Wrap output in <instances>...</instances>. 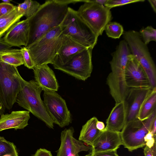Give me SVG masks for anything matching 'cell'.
<instances>
[{"label":"cell","mask_w":156,"mask_h":156,"mask_svg":"<svg viewBox=\"0 0 156 156\" xmlns=\"http://www.w3.org/2000/svg\"><path fill=\"white\" fill-rule=\"evenodd\" d=\"M124 40L127 42L132 54L144 70L152 87H156V68L147 46L138 32L130 30L124 32Z\"/></svg>","instance_id":"8992f818"},{"label":"cell","mask_w":156,"mask_h":156,"mask_svg":"<svg viewBox=\"0 0 156 156\" xmlns=\"http://www.w3.org/2000/svg\"><path fill=\"white\" fill-rule=\"evenodd\" d=\"M35 81L43 90L57 91L59 85L53 71L48 65L34 66Z\"/></svg>","instance_id":"e0dca14e"},{"label":"cell","mask_w":156,"mask_h":156,"mask_svg":"<svg viewBox=\"0 0 156 156\" xmlns=\"http://www.w3.org/2000/svg\"><path fill=\"white\" fill-rule=\"evenodd\" d=\"M73 127L66 129L61 133V145L56 156H77L82 151L91 149L92 146L86 145L81 141L75 138Z\"/></svg>","instance_id":"4fadbf2b"},{"label":"cell","mask_w":156,"mask_h":156,"mask_svg":"<svg viewBox=\"0 0 156 156\" xmlns=\"http://www.w3.org/2000/svg\"><path fill=\"white\" fill-rule=\"evenodd\" d=\"M79 2L83 0H49L41 5L36 12L28 19L30 29L27 46L60 26L67 12L68 5Z\"/></svg>","instance_id":"6da1fadb"},{"label":"cell","mask_w":156,"mask_h":156,"mask_svg":"<svg viewBox=\"0 0 156 156\" xmlns=\"http://www.w3.org/2000/svg\"><path fill=\"white\" fill-rule=\"evenodd\" d=\"M107 0H94L96 3L102 5H104Z\"/></svg>","instance_id":"ab89813d"},{"label":"cell","mask_w":156,"mask_h":156,"mask_svg":"<svg viewBox=\"0 0 156 156\" xmlns=\"http://www.w3.org/2000/svg\"><path fill=\"white\" fill-rule=\"evenodd\" d=\"M62 35L60 25L51 29L36 41L26 47L35 66L52 64Z\"/></svg>","instance_id":"3957f363"},{"label":"cell","mask_w":156,"mask_h":156,"mask_svg":"<svg viewBox=\"0 0 156 156\" xmlns=\"http://www.w3.org/2000/svg\"><path fill=\"white\" fill-rule=\"evenodd\" d=\"M110 9L94 0H85L76 11L93 33L98 37L102 35L106 26L112 19Z\"/></svg>","instance_id":"52a82bcc"},{"label":"cell","mask_w":156,"mask_h":156,"mask_svg":"<svg viewBox=\"0 0 156 156\" xmlns=\"http://www.w3.org/2000/svg\"><path fill=\"white\" fill-rule=\"evenodd\" d=\"M154 135H156V119L154 121L151 125V131Z\"/></svg>","instance_id":"74e56055"},{"label":"cell","mask_w":156,"mask_h":156,"mask_svg":"<svg viewBox=\"0 0 156 156\" xmlns=\"http://www.w3.org/2000/svg\"><path fill=\"white\" fill-rule=\"evenodd\" d=\"M153 88L149 87L129 89L124 100L127 107L126 124L138 119L140 107Z\"/></svg>","instance_id":"7c38bea8"},{"label":"cell","mask_w":156,"mask_h":156,"mask_svg":"<svg viewBox=\"0 0 156 156\" xmlns=\"http://www.w3.org/2000/svg\"><path fill=\"white\" fill-rule=\"evenodd\" d=\"M12 46L6 43L3 38H0V52L11 49Z\"/></svg>","instance_id":"836d02e7"},{"label":"cell","mask_w":156,"mask_h":156,"mask_svg":"<svg viewBox=\"0 0 156 156\" xmlns=\"http://www.w3.org/2000/svg\"><path fill=\"white\" fill-rule=\"evenodd\" d=\"M156 143L151 148L146 146L144 149V156H156Z\"/></svg>","instance_id":"4dcf8cb0"},{"label":"cell","mask_w":156,"mask_h":156,"mask_svg":"<svg viewBox=\"0 0 156 156\" xmlns=\"http://www.w3.org/2000/svg\"><path fill=\"white\" fill-rule=\"evenodd\" d=\"M156 110V87L151 92L143 102L139 110L137 119L143 120L148 118Z\"/></svg>","instance_id":"44dd1931"},{"label":"cell","mask_w":156,"mask_h":156,"mask_svg":"<svg viewBox=\"0 0 156 156\" xmlns=\"http://www.w3.org/2000/svg\"><path fill=\"white\" fill-rule=\"evenodd\" d=\"M156 137L155 136L151 139L147 141L146 142L145 145L150 148H151L156 143Z\"/></svg>","instance_id":"d590c367"},{"label":"cell","mask_w":156,"mask_h":156,"mask_svg":"<svg viewBox=\"0 0 156 156\" xmlns=\"http://www.w3.org/2000/svg\"><path fill=\"white\" fill-rule=\"evenodd\" d=\"M45 107L54 123L62 128L72 122V118L66 102L55 91L44 90Z\"/></svg>","instance_id":"30bf717a"},{"label":"cell","mask_w":156,"mask_h":156,"mask_svg":"<svg viewBox=\"0 0 156 156\" xmlns=\"http://www.w3.org/2000/svg\"><path fill=\"white\" fill-rule=\"evenodd\" d=\"M107 35L113 39H119L124 33L122 26L119 23L110 22L106 26L105 30Z\"/></svg>","instance_id":"484cf974"},{"label":"cell","mask_w":156,"mask_h":156,"mask_svg":"<svg viewBox=\"0 0 156 156\" xmlns=\"http://www.w3.org/2000/svg\"><path fill=\"white\" fill-rule=\"evenodd\" d=\"M21 49L23 55V65L29 69H33L35 66L28 50L25 47L21 48Z\"/></svg>","instance_id":"f1b7e54d"},{"label":"cell","mask_w":156,"mask_h":156,"mask_svg":"<svg viewBox=\"0 0 156 156\" xmlns=\"http://www.w3.org/2000/svg\"><path fill=\"white\" fill-rule=\"evenodd\" d=\"M21 78L17 67L0 61V116L16 102Z\"/></svg>","instance_id":"277c9868"},{"label":"cell","mask_w":156,"mask_h":156,"mask_svg":"<svg viewBox=\"0 0 156 156\" xmlns=\"http://www.w3.org/2000/svg\"><path fill=\"white\" fill-rule=\"evenodd\" d=\"M77 156H80L79 155ZM84 156H94L92 153L91 152L89 154H87Z\"/></svg>","instance_id":"b9f144b4"},{"label":"cell","mask_w":156,"mask_h":156,"mask_svg":"<svg viewBox=\"0 0 156 156\" xmlns=\"http://www.w3.org/2000/svg\"><path fill=\"white\" fill-rule=\"evenodd\" d=\"M28 19L14 23L3 38L4 41L12 46H27L29 33Z\"/></svg>","instance_id":"9a60e30c"},{"label":"cell","mask_w":156,"mask_h":156,"mask_svg":"<svg viewBox=\"0 0 156 156\" xmlns=\"http://www.w3.org/2000/svg\"><path fill=\"white\" fill-rule=\"evenodd\" d=\"M155 136H156V135H154L151 132L149 131L144 136V140L146 142Z\"/></svg>","instance_id":"8d00e7d4"},{"label":"cell","mask_w":156,"mask_h":156,"mask_svg":"<svg viewBox=\"0 0 156 156\" xmlns=\"http://www.w3.org/2000/svg\"><path fill=\"white\" fill-rule=\"evenodd\" d=\"M117 150L99 152L94 154V156H119Z\"/></svg>","instance_id":"1f68e13d"},{"label":"cell","mask_w":156,"mask_h":156,"mask_svg":"<svg viewBox=\"0 0 156 156\" xmlns=\"http://www.w3.org/2000/svg\"><path fill=\"white\" fill-rule=\"evenodd\" d=\"M98 120L95 117L88 120L82 127L79 140L83 141L87 145L92 146L94 141L102 132L97 128L96 124Z\"/></svg>","instance_id":"ffe728a7"},{"label":"cell","mask_w":156,"mask_h":156,"mask_svg":"<svg viewBox=\"0 0 156 156\" xmlns=\"http://www.w3.org/2000/svg\"><path fill=\"white\" fill-rule=\"evenodd\" d=\"M122 145L120 132L104 129L94 142L91 153H96L117 150Z\"/></svg>","instance_id":"2e32d148"},{"label":"cell","mask_w":156,"mask_h":156,"mask_svg":"<svg viewBox=\"0 0 156 156\" xmlns=\"http://www.w3.org/2000/svg\"><path fill=\"white\" fill-rule=\"evenodd\" d=\"M15 6L11 3H0V17L11 11Z\"/></svg>","instance_id":"f546056e"},{"label":"cell","mask_w":156,"mask_h":156,"mask_svg":"<svg viewBox=\"0 0 156 156\" xmlns=\"http://www.w3.org/2000/svg\"><path fill=\"white\" fill-rule=\"evenodd\" d=\"M156 119V110L143 120L136 119L125 124L120 135L122 145L129 151L145 146L144 137L150 131L152 124Z\"/></svg>","instance_id":"ba28073f"},{"label":"cell","mask_w":156,"mask_h":156,"mask_svg":"<svg viewBox=\"0 0 156 156\" xmlns=\"http://www.w3.org/2000/svg\"><path fill=\"white\" fill-rule=\"evenodd\" d=\"M93 49L87 48L74 55L64 64L54 68L78 80L85 81L90 76L92 71Z\"/></svg>","instance_id":"9c48e42d"},{"label":"cell","mask_w":156,"mask_h":156,"mask_svg":"<svg viewBox=\"0 0 156 156\" xmlns=\"http://www.w3.org/2000/svg\"><path fill=\"white\" fill-rule=\"evenodd\" d=\"M127 110L125 101L115 103L106 120L105 129L120 132L126 124Z\"/></svg>","instance_id":"d6986e66"},{"label":"cell","mask_w":156,"mask_h":156,"mask_svg":"<svg viewBox=\"0 0 156 156\" xmlns=\"http://www.w3.org/2000/svg\"><path fill=\"white\" fill-rule=\"evenodd\" d=\"M144 0H107L104 5L111 9L114 7L130 3L144 2Z\"/></svg>","instance_id":"83f0119b"},{"label":"cell","mask_w":156,"mask_h":156,"mask_svg":"<svg viewBox=\"0 0 156 156\" xmlns=\"http://www.w3.org/2000/svg\"><path fill=\"white\" fill-rule=\"evenodd\" d=\"M97 129L100 131H102L104 130L105 126L104 122L98 120L96 124Z\"/></svg>","instance_id":"e575fe53"},{"label":"cell","mask_w":156,"mask_h":156,"mask_svg":"<svg viewBox=\"0 0 156 156\" xmlns=\"http://www.w3.org/2000/svg\"><path fill=\"white\" fill-rule=\"evenodd\" d=\"M41 5L36 1L26 0L18 5L17 10L20 15L25 16L26 19H29L36 12Z\"/></svg>","instance_id":"cb8c5ba5"},{"label":"cell","mask_w":156,"mask_h":156,"mask_svg":"<svg viewBox=\"0 0 156 156\" xmlns=\"http://www.w3.org/2000/svg\"><path fill=\"white\" fill-rule=\"evenodd\" d=\"M34 156H53L51 152L45 149L40 148L38 149Z\"/></svg>","instance_id":"d6a6232c"},{"label":"cell","mask_w":156,"mask_h":156,"mask_svg":"<svg viewBox=\"0 0 156 156\" xmlns=\"http://www.w3.org/2000/svg\"><path fill=\"white\" fill-rule=\"evenodd\" d=\"M154 12L156 13V0H149L148 1Z\"/></svg>","instance_id":"f35d334b"},{"label":"cell","mask_w":156,"mask_h":156,"mask_svg":"<svg viewBox=\"0 0 156 156\" xmlns=\"http://www.w3.org/2000/svg\"><path fill=\"white\" fill-rule=\"evenodd\" d=\"M145 44L151 41H156V30L151 26H148L141 29L139 32Z\"/></svg>","instance_id":"4316f807"},{"label":"cell","mask_w":156,"mask_h":156,"mask_svg":"<svg viewBox=\"0 0 156 156\" xmlns=\"http://www.w3.org/2000/svg\"><path fill=\"white\" fill-rule=\"evenodd\" d=\"M3 137V136H0V139L2 138Z\"/></svg>","instance_id":"7bdbcfd3"},{"label":"cell","mask_w":156,"mask_h":156,"mask_svg":"<svg viewBox=\"0 0 156 156\" xmlns=\"http://www.w3.org/2000/svg\"><path fill=\"white\" fill-rule=\"evenodd\" d=\"M60 25L62 34L70 36L87 48H93L97 43L98 37L93 33L77 11L71 8L68 7Z\"/></svg>","instance_id":"5b68a950"},{"label":"cell","mask_w":156,"mask_h":156,"mask_svg":"<svg viewBox=\"0 0 156 156\" xmlns=\"http://www.w3.org/2000/svg\"><path fill=\"white\" fill-rule=\"evenodd\" d=\"M30 112L27 111H12L9 114H2L0 118V132L10 129H24L28 124Z\"/></svg>","instance_id":"ac0fdd59"},{"label":"cell","mask_w":156,"mask_h":156,"mask_svg":"<svg viewBox=\"0 0 156 156\" xmlns=\"http://www.w3.org/2000/svg\"><path fill=\"white\" fill-rule=\"evenodd\" d=\"M0 61L16 67L23 65L21 49H10L0 52Z\"/></svg>","instance_id":"7402d4cb"},{"label":"cell","mask_w":156,"mask_h":156,"mask_svg":"<svg viewBox=\"0 0 156 156\" xmlns=\"http://www.w3.org/2000/svg\"><path fill=\"white\" fill-rule=\"evenodd\" d=\"M87 48L70 36L62 34L52 64L54 67L62 65L74 55Z\"/></svg>","instance_id":"5bb4252c"},{"label":"cell","mask_w":156,"mask_h":156,"mask_svg":"<svg viewBox=\"0 0 156 156\" xmlns=\"http://www.w3.org/2000/svg\"><path fill=\"white\" fill-rule=\"evenodd\" d=\"M3 2L6 3H10V0H2Z\"/></svg>","instance_id":"60d3db41"},{"label":"cell","mask_w":156,"mask_h":156,"mask_svg":"<svg viewBox=\"0 0 156 156\" xmlns=\"http://www.w3.org/2000/svg\"><path fill=\"white\" fill-rule=\"evenodd\" d=\"M23 16L18 12L16 6L11 11L0 17V38Z\"/></svg>","instance_id":"603a6c76"},{"label":"cell","mask_w":156,"mask_h":156,"mask_svg":"<svg viewBox=\"0 0 156 156\" xmlns=\"http://www.w3.org/2000/svg\"><path fill=\"white\" fill-rule=\"evenodd\" d=\"M125 80L128 88L152 87L144 70L132 54L126 67Z\"/></svg>","instance_id":"8fae6325"},{"label":"cell","mask_w":156,"mask_h":156,"mask_svg":"<svg viewBox=\"0 0 156 156\" xmlns=\"http://www.w3.org/2000/svg\"><path fill=\"white\" fill-rule=\"evenodd\" d=\"M16 145L6 140L4 137L0 139V156H18Z\"/></svg>","instance_id":"d4e9b609"},{"label":"cell","mask_w":156,"mask_h":156,"mask_svg":"<svg viewBox=\"0 0 156 156\" xmlns=\"http://www.w3.org/2000/svg\"><path fill=\"white\" fill-rule=\"evenodd\" d=\"M21 83V89L17 95L16 102L43 121L49 128L53 129L54 123L41 97L42 88L35 80L27 81L22 77Z\"/></svg>","instance_id":"7a4b0ae2"}]
</instances>
